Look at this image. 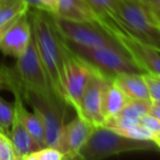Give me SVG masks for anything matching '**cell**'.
<instances>
[{
    "label": "cell",
    "mask_w": 160,
    "mask_h": 160,
    "mask_svg": "<svg viewBox=\"0 0 160 160\" xmlns=\"http://www.w3.org/2000/svg\"><path fill=\"white\" fill-rule=\"evenodd\" d=\"M28 14L34 42L48 76L50 86L55 95L64 101L62 83L65 48L61 37L53 25L50 13L44 10L33 9L28 10Z\"/></svg>",
    "instance_id": "1"
},
{
    "label": "cell",
    "mask_w": 160,
    "mask_h": 160,
    "mask_svg": "<svg viewBox=\"0 0 160 160\" xmlns=\"http://www.w3.org/2000/svg\"><path fill=\"white\" fill-rule=\"evenodd\" d=\"M157 149L158 146L152 139L130 138L105 125H99L93 128L80 154L84 160H103L123 152Z\"/></svg>",
    "instance_id": "2"
},
{
    "label": "cell",
    "mask_w": 160,
    "mask_h": 160,
    "mask_svg": "<svg viewBox=\"0 0 160 160\" xmlns=\"http://www.w3.org/2000/svg\"><path fill=\"white\" fill-rule=\"evenodd\" d=\"M61 40L70 52L110 80L123 73H144L122 46L86 48Z\"/></svg>",
    "instance_id": "3"
},
{
    "label": "cell",
    "mask_w": 160,
    "mask_h": 160,
    "mask_svg": "<svg viewBox=\"0 0 160 160\" xmlns=\"http://www.w3.org/2000/svg\"><path fill=\"white\" fill-rule=\"evenodd\" d=\"M111 18L133 37L160 51V24L141 0H118Z\"/></svg>",
    "instance_id": "4"
},
{
    "label": "cell",
    "mask_w": 160,
    "mask_h": 160,
    "mask_svg": "<svg viewBox=\"0 0 160 160\" xmlns=\"http://www.w3.org/2000/svg\"><path fill=\"white\" fill-rule=\"evenodd\" d=\"M50 15L56 30L65 42L86 48L121 46L117 38L99 23L73 21Z\"/></svg>",
    "instance_id": "5"
},
{
    "label": "cell",
    "mask_w": 160,
    "mask_h": 160,
    "mask_svg": "<svg viewBox=\"0 0 160 160\" xmlns=\"http://www.w3.org/2000/svg\"><path fill=\"white\" fill-rule=\"evenodd\" d=\"M20 93L39 117L45 128L46 147H55L64 125L65 107L68 103L58 97H48L23 88L20 83Z\"/></svg>",
    "instance_id": "6"
},
{
    "label": "cell",
    "mask_w": 160,
    "mask_h": 160,
    "mask_svg": "<svg viewBox=\"0 0 160 160\" xmlns=\"http://www.w3.org/2000/svg\"><path fill=\"white\" fill-rule=\"evenodd\" d=\"M101 26L109 31L119 44L128 52L135 63L144 73H150L160 76V51L144 42H139L128 34L113 18L109 17L99 22Z\"/></svg>",
    "instance_id": "7"
},
{
    "label": "cell",
    "mask_w": 160,
    "mask_h": 160,
    "mask_svg": "<svg viewBox=\"0 0 160 160\" xmlns=\"http://www.w3.org/2000/svg\"><path fill=\"white\" fill-rule=\"evenodd\" d=\"M14 71L23 88L48 97H57L50 86L33 35L28 48L18 58Z\"/></svg>",
    "instance_id": "8"
},
{
    "label": "cell",
    "mask_w": 160,
    "mask_h": 160,
    "mask_svg": "<svg viewBox=\"0 0 160 160\" xmlns=\"http://www.w3.org/2000/svg\"><path fill=\"white\" fill-rule=\"evenodd\" d=\"M65 48V47H64ZM93 69L83 60L71 53L65 48L63 64V98L64 101L75 110L80 111V105Z\"/></svg>",
    "instance_id": "9"
},
{
    "label": "cell",
    "mask_w": 160,
    "mask_h": 160,
    "mask_svg": "<svg viewBox=\"0 0 160 160\" xmlns=\"http://www.w3.org/2000/svg\"><path fill=\"white\" fill-rule=\"evenodd\" d=\"M93 69V68H92ZM110 78L93 69L87 86L83 94L78 116L83 117L93 127L103 125L105 118L102 113L103 94Z\"/></svg>",
    "instance_id": "10"
},
{
    "label": "cell",
    "mask_w": 160,
    "mask_h": 160,
    "mask_svg": "<svg viewBox=\"0 0 160 160\" xmlns=\"http://www.w3.org/2000/svg\"><path fill=\"white\" fill-rule=\"evenodd\" d=\"M32 35L31 22L26 12L15 19L7 28L0 44V50L4 56L18 59L28 48Z\"/></svg>",
    "instance_id": "11"
},
{
    "label": "cell",
    "mask_w": 160,
    "mask_h": 160,
    "mask_svg": "<svg viewBox=\"0 0 160 160\" xmlns=\"http://www.w3.org/2000/svg\"><path fill=\"white\" fill-rule=\"evenodd\" d=\"M93 128V125L83 117L76 114L73 120L63 125L61 135L55 148H57L62 155L80 152L91 135Z\"/></svg>",
    "instance_id": "12"
},
{
    "label": "cell",
    "mask_w": 160,
    "mask_h": 160,
    "mask_svg": "<svg viewBox=\"0 0 160 160\" xmlns=\"http://www.w3.org/2000/svg\"><path fill=\"white\" fill-rule=\"evenodd\" d=\"M116 85L127 95L130 100L150 101L144 73H123L112 78Z\"/></svg>",
    "instance_id": "13"
},
{
    "label": "cell",
    "mask_w": 160,
    "mask_h": 160,
    "mask_svg": "<svg viewBox=\"0 0 160 160\" xmlns=\"http://www.w3.org/2000/svg\"><path fill=\"white\" fill-rule=\"evenodd\" d=\"M58 10L55 15L73 21L99 23L98 18L84 0H57Z\"/></svg>",
    "instance_id": "14"
},
{
    "label": "cell",
    "mask_w": 160,
    "mask_h": 160,
    "mask_svg": "<svg viewBox=\"0 0 160 160\" xmlns=\"http://www.w3.org/2000/svg\"><path fill=\"white\" fill-rule=\"evenodd\" d=\"M105 127L112 131L134 139H152L154 134L139 123V121H133L120 116H114L105 122Z\"/></svg>",
    "instance_id": "15"
},
{
    "label": "cell",
    "mask_w": 160,
    "mask_h": 160,
    "mask_svg": "<svg viewBox=\"0 0 160 160\" xmlns=\"http://www.w3.org/2000/svg\"><path fill=\"white\" fill-rule=\"evenodd\" d=\"M8 135L12 142L17 156L24 157L31 152L38 150L30 133L28 132L25 127L22 124L20 119L14 113H13L12 123H11V128Z\"/></svg>",
    "instance_id": "16"
},
{
    "label": "cell",
    "mask_w": 160,
    "mask_h": 160,
    "mask_svg": "<svg viewBox=\"0 0 160 160\" xmlns=\"http://www.w3.org/2000/svg\"><path fill=\"white\" fill-rule=\"evenodd\" d=\"M128 100L130 99L128 98L127 95L117 86L113 81L110 80L106 86L105 94H103L102 113L105 122L112 117L117 116L127 105Z\"/></svg>",
    "instance_id": "17"
},
{
    "label": "cell",
    "mask_w": 160,
    "mask_h": 160,
    "mask_svg": "<svg viewBox=\"0 0 160 160\" xmlns=\"http://www.w3.org/2000/svg\"><path fill=\"white\" fill-rule=\"evenodd\" d=\"M28 6L22 0H0V28L26 13Z\"/></svg>",
    "instance_id": "18"
},
{
    "label": "cell",
    "mask_w": 160,
    "mask_h": 160,
    "mask_svg": "<svg viewBox=\"0 0 160 160\" xmlns=\"http://www.w3.org/2000/svg\"><path fill=\"white\" fill-rule=\"evenodd\" d=\"M152 101L146 100H128L123 109L117 116L130 119L133 121H139V119L149 112Z\"/></svg>",
    "instance_id": "19"
},
{
    "label": "cell",
    "mask_w": 160,
    "mask_h": 160,
    "mask_svg": "<svg viewBox=\"0 0 160 160\" xmlns=\"http://www.w3.org/2000/svg\"><path fill=\"white\" fill-rule=\"evenodd\" d=\"M98 18V21L113 17L118 0H84Z\"/></svg>",
    "instance_id": "20"
},
{
    "label": "cell",
    "mask_w": 160,
    "mask_h": 160,
    "mask_svg": "<svg viewBox=\"0 0 160 160\" xmlns=\"http://www.w3.org/2000/svg\"><path fill=\"white\" fill-rule=\"evenodd\" d=\"M13 119V106L0 97V130L9 134Z\"/></svg>",
    "instance_id": "21"
},
{
    "label": "cell",
    "mask_w": 160,
    "mask_h": 160,
    "mask_svg": "<svg viewBox=\"0 0 160 160\" xmlns=\"http://www.w3.org/2000/svg\"><path fill=\"white\" fill-rule=\"evenodd\" d=\"M15 159H17V154L10 137L7 133L0 130V160Z\"/></svg>",
    "instance_id": "22"
},
{
    "label": "cell",
    "mask_w": 160,
    "mask_h": 160,
    "mask_svg": "<svg viewBox=\"0 0 160 160\" xmlns=\"http://www.w3.org/2000/svg\"><path fill=\"white\" fill-rule=\"evenodd\" d=\"M144 78L147 84L150 101L152 103L160 101V76L150 73H144Z\"/></svg>",
    "instance_id": "23"
},
{
    "label": "cell",
    "mask_w": 160,
    "mask_h": 160,
    "mask_svg": "<svg viewBox=\"0 0 160 160\" xmlns=\"http://www.w3.org/2000/svg\"><path fill=\"white\" fill-rule=\"evenodd\" d=\"M139 123L147 128L149 132H152L154 136L160 135V121L154 116H152L149 112L139 119Z\"/></svg>",
    "instance_id": "24"
},
{
    "label": "cell",
    "mask_w": 160,
    "mask_h": 160,
    "mask_svg": "<svg viewBox=\"0 0 160 160\" xmlns=\"http://www.w3.org/2000/svg\"><path fill=\"white\" fill-rule=\"evenodd\" d=\"M38 160H62L63 155L55 147H44L36 150Z\"/></svg>",
    "instance_id": "25"
},
{
    "label": "cell",
    "mask_w": 160,
    "mask_h": 160,
    "mask_svg": "<svg viewBox=\"0 0 160 160\" xmlns=\"http://www.w3.org/2000/svg\"><path fill=\"white\" fill-rule=\"evenodd\" d=\"M141 1L147 7V9L152 13L157 21V18L160 15V0H141Z\"/></svg>",
    "instance_id": "26"
},
{
    "label": "cell",
    "mask_w": 160,
    "mask_h": 160,
    "mask_svg": "<svg viewBox=\"0 0 160 160\" xmlns=\"http://www.w3.org/2000/svg\"><path fill=\"white\" fill-rule=\"evenodd\" d=\"M40 2L42 3L45 8V11L50 14L55 15L57 13L58 10V4H57V0H40Z\"/></svg>",
    "instance_id": "27"
},
{
    "label": "cell",
    "mask_w": 160,
    "mask_h": 160,
    "mask_svg": "<svg viewBox=\"0 0 160 160\" xmlns=\"http://www.w3.org/2000/svg\"><path fill=\"white\" fill-rule=\"evenodd\" d=\"M23 2H25L28 6V8H33V9H38V10H44L45 8L42 6V3L40 2V0H22Z\"/></svg>",
    "instance_id": "28"
},
{
    "label": "cell",
    "mask_w": 160,
    "mask_h": 160,
    "mask_svg": "<svg viewBox=\"0 0 160 160\" xmlns=\"http://www.w3.org/2000/svg\"><path fill=\"white\" fill-rule=\"evenodd\" d=\"M149 113L160 121V106L156 105V103H152V107L149 109Z\"/></svg>",
    "instance_id": "29"
},
{
    "label": "cell",
    "mask_w": 160,
    "mask_h": 160,
    "mask_svg": "<svg viewBox=\"0 0 160 160\" xmlns=\"http://www.w3.org/2000/svg\"><path fill=\"white\" fill-rule=\"evenodd\" d=\"M62 160H84V158L82 157V155L80 152H76V154H68L63 155Z\"/></svg>",
    "instance_id": "30"
},
{
    "label": "cell",
    "mask_w": 160,
    "mask_h": 160,
    "mask_svg": "<svg viewBox=\"0 0 160 160\" xmlns=\"http://www.w3.org/2000/svg\"><path fill=\"white\" fill-rule=\"evenodd\" d=\"M23 160H38V157H37V154L36 152H33L31 154L26 155V156L23 157Z\"/></svg>",
    "instance_id": "31"
},
{
    "label": "cell",
    "mask_w": 160,
    "mask_h": 160,
    "mask_svg": "<svg viewBox=\"0 0 160 160\" xmlns=\"http://www.w3.org/2000/svg\"><path fill=\"white\" fill-rule=\"evenodd\" d=\"M11 23H12V22H11ZM11 23H9V24H7V25L2 26V28H0V44H1V40H2V38H3V35H4V33H6L7 28L10 26Z\"/></svg>",
    "instance_id": "32"
},
{
    "label": "cell",
    "mask_w": 160,
    "mask_h": 160,
    "mask_svg": "<svg viewBox=\"0 0 160 160\" xmlns=\"http://www.w3.org/2000/svg\"><path fill=\"white\" fill-rule=\"evenodd\" d=\"M152 141H154L155 143H156V145L158 146V148L160 149V135H156V136H154Z\"/></svg>",
    "instance_id": "33"
},
{
    "label": "cell",
    "mask_w": 160,
    "mask_h": 160,
    "mask_svg": "<svg viewBox=\"0 0 160 160\" xmlns=\"http://www.w3.org/2000/svg\"><path fill=\"white\" fill-rule=\"evenodd\" d=\"M15 160H23V157H19V156H17V159Z\"/></svg>",
    "instance_id": "34"
},
{
    "label": "cell",
    "mask_w": 160,
    "mask_h": 160,
    "mask_svg": "<svg viewBox=\"0 0 160 160\" xmlns=\"http://www.w3.org/2000/svg\"><path fill=\"white\" fill-rule=\"evenodd\" d=\"M157 22H158V23L160 24V15H159L158 18H157Z\"/></svg>",
    "instance_id": "35"
},
{
    "label": "cell",
    "mask_w": 160,
    "mask_h": 160,
    "mask_svg": "<svg viewBox=\"0 0 160 160\" xmlns=\"http://www.w3.org/2000/svg\"><path fill=\"white\" fill-rule=\"evenodd\" d=\"M154 103H156V105H158V106H160V101H158V102H154Z\"/></svg>",
    "instance_id": "36"
}]
</instances>
